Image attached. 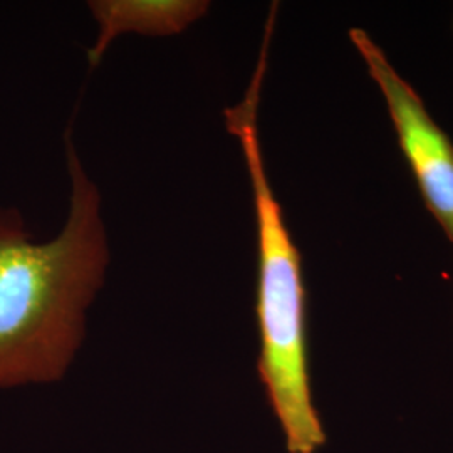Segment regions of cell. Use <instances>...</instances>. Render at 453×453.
<instances>
[{"label":"cell","instance_id":"6da1fadb","mask_svg":"<svg viewBox=\"0 0 453 453\" xmlns=\"http://www.w3.org/2000/svg\"><path fill=\"white\" fill-rule=\"evenodd\" d=\"M69 215L52 241L34 242L16 209H0V389L52 385L73 366L88 309L110 262L101 194L65 133Z\"/></svg>","mask_w":453,"mask_h":453},{"label":"cell","instance_id":"7a4b0ae2","mask_svg":"<svg viewBox=\"0 0 453 453\" xmlns=\"http://www.w3.org/2000/svg\"><path fill=\"white\" fill-rule=\"evenodd\" d=\"M269 44L271 37L264 35L257 65L245 95L241 103L226 108L224 118L226 131L239 140L254 194L260 383L288 453H318L327 437L311 388L303 262L286 226L282 207L273 192L260 146L259 104Z\"/></svg>","mask_w":453,"mask_h":453},{"label":"cell","instance_id":"3957f363","mask_svg":"<svg viewBox=\"0 0 453 453\" xmlns=\"http://www.w3.org/2000/svg\"><path fill=\"white\" fill-rule=\"evenodd\" d=\"M372 81L385 97L398 143L420 188L426 209L453 242V143L426 111L423 99L363 29H351Z\"/></svg>","mask_w":453,"mask_h":453},{"label":"cell","instance_id":"277c9868","mask_svg":"<svg viewBox=\"0 0 453 453\" xmlns=\"http://www.w3.org/2000/svg\"><path fill=\"white\" fill-rule=\"evenodd\" d=\"M89 11L97 24L88 61L96 67L106 50L123 34L166 37L187 31L209 12L207 0H91Z\"/></svg>","mask_w":453,"mask_h":453}]
</instances>
